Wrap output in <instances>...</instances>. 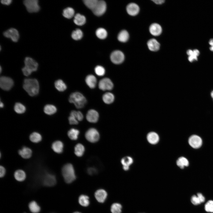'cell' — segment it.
<instances>
[{"mask_svg": "<svg viewBox=\"0 0 213 213\" xmlns=\"http://www.w3.org/2000/svg\"><path fill=\"white\" fill-rule=\"evenodd\" d=\"M191 201L192 203L194 205H197L201 203L199 197L195 195L192 196Z\"/></svg>", "mask_w": 213, "mask_h": 213, "instance_id": "f6af8a7d", "label": "cell"}, {"mask_svg": "<svg viewBox=\"0 0 213 213\" xmlns=\"http://www.w3.org/2000/svg\"><path fill=\"white\" fill-rule=\"evenodd\" d=\"M28 208L32 213H38L41 211L40 206L35 201H32L29 203Z\"/></svg>", "mask_w": 213, "mask_h": 213, "instance_id": "484cf974", "label": "cell"}, {"mask_svg": "<svg viewBox=\"0 0 213 213\" xmlns=\"http://www.w3.org/2000/svg\"><path fill=\"white\" fill-rule=\"evenodd\" d=\"M98 170L95 167H89L87 169V173L90 175H95L97 173Z\"/></svg>", "mask_w": 213, "mask_h": 213, "instance_id": "bcb514c9", "label": "cell"}, {"mask_svg": "<svg viewBox=\"0 0 213 213\" xmlns=\"http://www.w3.org/2000/svg\"><path fill=\"white\" fill-rule=\"evenodd\" d=\"M121 162L123 165V170L127 171L129 169L130 166L133 163V160L131 157L126 156L121 159Z\"/></svg>", "mask_w": 213, "mask_h": 213, "instance_id": "603a6c76", "label": "cell"}, {"mask_svg": "<svg viewBox=\"0 0 213 213\" xmlns=\"http://www.w3.org/2000/svg\"><path fill=\"white\" fill-rule=\"evenodd\" d=\"M83 36L82 32L79 29H77L73 31L71 35L72 38L76 40L80 39Z\"/></svg>", "mask_w": 213, "mask_h": 213, "instance_id": "ab89813d", "label": "cell"}, {"mask_svg": "<svg viewBox=\"0 0 213 213\" xmlns=\"http://www.w3.org/2000/svg\"><path fill=\"white\" fill-rule=\"evenodd\" d=\"M197 196L199 197L201 203L203 202L205 200V198L201 193H198L197 194Z\"/></svg>", "mask_w": 213, "mask_h": 213, "instance_id": "f907efd6", "label": "cell"}, {"mask_svg": "<svg viewBox=\"0 0 213 213\" xmlns=\"http://www.w3.org/2000/svg\"><path fill=\"white\" fill-rule=\"evenodd\" d=\"M85 82L90 88H93L96 86L97 79L94 75H89L86 77Z\"/></svg>", "mask_w": 213, "mask_h": 213, "instance_id": "ffe728a7", "label": "cell"}, {"mask_svg": "<svg viewBox=\"0 0 213 213\" xmlns=\"http://www.w3.org/2000/svg\"><path fill=\"white\" fill-rule=\"evenodd\" d=\"M96 36L100 39H104L106 38L107 36L106 30L102 28H98L96 31Z\"/></svg>", "mask_w": 213, "mask_h": 213, "instance_id": "74e56055", "label": "cell"}, {"mask_svg": "<svg viewBox=\"0 0 213 213\" xmlns=\"http://www.w3.org/2000/svg\"><path fill=\"white\" fill-rule=\"evenodd\" d=\"M110 58L111 61L113 63L120 64L124 61L125 56L123 53L121 51L116 50L112 53Z\"/></svg>", "mask_w": 213, "mask_h": 213, "instance_id": "8fae6325", "label": "cell"}, {"mask_svg": "<svg viewBox=\"0 0 213 213\" xmlns=\"http://www.w3.org/2000/svg\"><path fill=\"white\" fill-rule=\"evenodd\" d=\"M209 49L211 51H213V46H211L210 47Z\"/></svg>", "mask_w": 213, "mask_h": 213, "instance_id": "680465c9", "label": "cell"}, {"mask_svg": "<svg viewBox=\"0 0 213 213\" xmlns=\"http://www.w3.org/2000/svg\"><path fill=\"white\" fill-rule=\"evenodd\" d=\"M18 153L23 158L27 159L31 157L32 151L30 148L24 146L19 151Z\"/></svg>", "mask_w": 213, "mask_h": 213, "instance_id": "7402d4cb", "label": "cell"}, {"mask_svg": "<svg viewBox=\"0 0 213 213\" xmlns=\"http://www.w3.org/2000/svg\"><path fill=\"white\" fill-rule=\"evenodd\" d=\"M152 1L155 4H161L163 3L165 1L164 0H152Z\"/></svg>", "mask_w": 213, "mask_h": 213, "instance_id": "816d5d0a", "label": "cell"}, {"mask_svg": "<svg viewBox=\"0 0 213 213\" xmlns=\"http://www.w3.org/2000/svg\"><path fill=\"white\" fill-rule=\"evenodd\" d=\"M73 213H81L80 212H75Z\"/></svg>", "mask_w": 213, "mask_h": 213, "instance_id": "94428289", "label": "cell"}, {"mask_svg": "<svg viewBox=\"0 0 213 213\" xmlns=\"http://www.w3.org/2000/svg\"><path fill=\"white\" fill-rule=\"evenodd\" d=\"M14 109L17 113L21 114L25 112L26 110V108L22 104L18 102L15 104Z\"/></svg>", "mask_w": 213, "mask_h": 213, "instance_id": "8d00e7d4", "label": "cell"}, {"mask_svg": "<svg viewBox=\"0 0 213 213\" xmlns=\"http://www.w3.org/2000/svg\"><path fill=\"white\" fill-rule=\"evenodd\" d=\"M193 54L197 57L200 54L199 51L197 49H194L193 51Z\"/></svg>", "mask_w": 213, "mask_h": 213, "instance_id": "f5cc1de1", "label": "cell"}, {"mask_svg": "<svg viewBox=\"0 0 213 213\" xmlns=\"http://www.w3.org/2000/svg\"><path fill=\"white\" fill-rule=\"evenodd\" d=\"M129 35L126 30H123L121 31L119 33L117 38L118 40L122 42H125L128 39Z\"/></svg>", "mask_w": 213, "mask_h": 213, "instance_id": "4dcf8cb0", "label": "cell"}, {"mask_svg": "<svg viewBox=\"0 0 213 213\" xmlns=\"http://www.w3.org/2000/svg\"><path fill=\"white\" fill-rule=\"evenodd\" d=\"M0 106L1 108H3L4 106V104L1 101H0Z\"/></svg>", "mask_w": 213, "mask_h": 213, "instance_id": "6f0895ef", "label": "cell"}, {"mask_svg": "<svg viewBox=\"0 0 213 213\" xmlns=\"http://www.w3.org/2000/svg\"><path fill=\"white\" fill-rule=\"evenodd\" d=\"M6 170L5 168L3 166H1L0 167V177L1 178L3 177L5 175Z\"/></svg>", "mask_w": 213, "mask_h": 213, "instance_id": "c3c4849f", "label": "cell"}, {"mask_svg": "<svg viewBox=\"0 0 213 213\" xmlns=\"http://www.w3.org/2000/svg\"><path fill=\"white\" fill-rule=\"evenodd\" d=\"M149 30L151 35L154 36H157L161 34L162 30L161 26L159 24L156 23H154L150 26Z\"/></svg>", "mask_w": 213, "mask_h": 213, "instance_id": "e0dca14e", "label": "cell"}, {"mask_svg": "<svg viewBox=\"0 0 213 213\" xmlns=\"http://www.w3.org/2000/svg\"><path fill=\"white\" fill-rule=\"evenodd\" d=\"M70 115L74 117L79 121H82L83 118V114L80 111L72 110L71 112Z\"/></svg>", "mask_w": 213, "mask_h": 213, "instance_id": "b9f144b4", "label": "cell"}, {"mask_svg": "<svg viewBox=\"0 0 213 213\" xmlns=\"http://www.w3.org/2000/svg\"><path fill=\"white\" fill-rule=\"evenodd\" d=\"M12 1L11 0H2L1 1V2L3 4L8 5L11 3Z\"/></svg>", "mask_w": 213, "mask_h": 213, "instance_id": "681fc988", "label": "cell"}, {"mask_svg": "<svg viewBox=\"0 0 213 213\" xmlns=\"http://www.w3.org/2000/svg\"><path fill=\"white\" fill-rule=\"evenodd\" d=\"M62 174L65 181L67 183L73 182L76 178L74 168L71 164L64 165L62 169Z\"/></svg>", "mask_w": 213, "mask_h": 213, "instance_id": "3957f363", "label": "cell"}, {"mask_svg": "<svg viewBox=\"0 0 213 213\" xmlns=\"http://www.w3.org/2000/svg\"><path fill=\"white\" fill-rule=\"evenodd\" d=\"M107 196L106 191L103 189L97 190L95 193V196L97 200L100 203H103Z\"/></svg>", "mask_w": 213, "mask_h": 213, "instance_id": "2e32d148", "label": "cell"}, {"mask_svg": "<svg viewBox=\"0 0 213 213\" xmlns=\"http://www.w3.org/2000/svg\"><path fill=\"white\" fill-rule=\"evenodd\" d=\"M80 132L79 130L75 128H72L70 129L67 133L69 137L71 140H76L78 138Z\"/></svg>", "mask_w": 213, "mask_h": 213, "instance_id": "f1b7e54d", "label": "cell"}, {"mask_svg": "<svg viewBox=\"0 0 213 213\" xmlns=\"http://www.w3.org/2000/svg\"><path fill=\"white\" fill-rule=\"evenodd\" d=\"M106 4L105 1L103 0H98L92 11L95 15L100 16L104 13L106 11Z\"/></svg>", "mask_w": 213, "mask_h": 213, "instance_id": "52a82bcc", "label": "cell"}, {"mask_svg": "<svg viewBox=\"0 0 213 213\" xmlns=\"http://www.w3.org/2000/svg\"><path fill=\"white\" fill-rule=\"evenodd\" d=\"M23 4L29 12H36L40 9L37 0H25L23 1Z\"/></svg>", "mask_w": 213, "mask_h": 213, "instance_id": "5b68a950", "label": "cell"}, {"mask_svg": "<svg viewBox=\"0 0 213 213\" xmlns=\"http://www.w3.org/2000/svg\"><path fill=\"white\" fill-rule=\"evenodd\" d=\"M186 53L189 56H191L193 54V51L191 49H188L187 50Z\"/></svg>", "mask_w": 213, "mask_h": 213, "instance_id": "db71d44e", "label": "cell"}, {"mask_svg": "<svg viewBox=\"0 0 213 213\" xmlns=\"http://www.w3.org/2000/svg\"><path fill=\"white\" fill-rule=\"evenodd\" d=\"M54 85L55 88L58 91H63L67 88V86L65 83L62 80L59 79L57 80L54 83Z\"/></svg>", "mask_w": 213, "mask_h": 213, "instance_id": "f546056e", "label": "cell"}, {"mask_svg": "<svg viewBox=\"0 0 213 213\" xmlns=\"http://www.w3.org/2000/svg\"><path fill=\"white\" fill-rule=\"evenodd\" d=\"M69 123L71 125H77L78 124V121L74 117L70 115L68 118Z\"/></svg>", "mask_w": 213, "mask_h": 213, "instance_id": "7dc6e473", "label": "cell"}, {"mask_svg": "<svg viewBox=\"0 0 213 213\" xmlns=\"http://www.w3.org/2000/svg\"><path fill=\"white\" fill-rule=\"evenodd\" d=\"M98 86L100 90L103 91L111 90L113 88L114 85L109 78H105L99 81Z\"/></svg>", "mask_w": 213, "mask_h": 213, "instance_id": "9c48e42d", "label": "cell"}, {"mask_svg": "<svg viewBox=\"0 0 213 213\" xmlns=\"http://www.w3.org/2000/svg\"><path fill=\"white\" fill-rule=\"evenodd\" d=\"M94 70L96 74L100 76L104 75L105 72V70L104 68L100 65L96 66Z\"/></svg>", "mask_w": 213, "mask_h": 213, "instance_id": "7bdbcfd3", "label": "cell"}, {"mask_svg": "<svg viewBox=\"0 0 213 213\" xmlns=\"http://www.w3.org/2000/svg\"><path fill=\"white\" fill-rule=\"evenodd\" d=\"M23 87L31 96L37 95L39 91V85L37 80L35 79L27 78L24 80Z\"/></svg>", "mask_w": 213, "mask_h": 213, "instance_id": "6da1fadb", "label": "cell"}, {"mask_svg": "<svg viewBox=\"0 0 213 213\" xmlns=\"http://www.w3.org/2000/svg\"><path fill=\"white\" fill-rule=\"evenodd\" d=\"M102 98L104 103L106 104H110L114 102V96L112 93L107 92L103 95Z\"/></svg>", "mask_w": 213, "mask_h": 213, "instance_id": "d4e9b609", "label": "cell"}, {"mask_svg": "<svg viewBox=\"0 0 213 213\" xmlns=\"http://www.w3.org/2000/svg\"><path fill=\"white\" fill-rule=\"evenodd\" d=\"M211 95L212 98V99L213 100V91L211 92Z\"/></svg>", "mask_w": 213, "mask_h": 213, "instance_id": "91938a15", "label": "cell"}, {"mask_svg": "<svg viewBox=\"0 0 213 213\" xmlns=\"http://www.w3.org/2000/svg\"><path fill=\"white\" fill-rule=\"evenodd\" d=\"M14 85L13 80L10 78L6 76H1L0 78V86L5 91H9Z\"/></svg>", "mask_w": 213, "mask_h": 213, "instance_id": "ba28073f", "label": "cell"}, {"mask_svg": "<svg viewBox=\"0 0 213 213\" xmlns=\"http://www.w3.org/2000/svg\"><path fill=\"white\" fill-rule=\"evenodd\" d=\"M44 112L46 114L51 115L55 113L57 111L56 107L51 104H47L44 108Z\"/></svg>", "mask_w": 213, "mask_h": 213, "instance_id": "1f68e13d", "label": "cell"}, {"mask_svg": "<svg viewBox=\"0 0 213 213\" xmlns=\"http://www.w3.org/2000/svg\"><path fill=\"white\" fill-rule=\"evenodd\" d=\"M85 137L89 142L95 143L99 139L100 135L98 130L95 128L89 129L85 133Z\"/></svg>", "mask_w": 213, "mask_h": 213, "instance_id": "8992f818", "label": "cell"}, {"mask_svg": "<svg viewBox=\"0 0 213 213\" xmlns=\"http://www.w3.org/2000/svg\"><path fill=\"white\" fill-rule=\"evenodd\" d=\"M188 59L189 61L190 62H192L194 61V59L193 57L191 56H189Z\"/></svg>", "mask_w": 213, "mask_h": 213, "instance_id": "11a10c76", "label": "cell"}, {"mask_svg": "<svg viewBox=\"0 0 213 213\" xmlns=\"http://www.w3.org/2000/svg\"><path fill=\"white\" fill-rule=\"evenodd\" d=\"M188 142L190 145L194 149H198L202 145V141L201 138L199 136L193 135L189 138Z\"/></svg>", "mask_w": 213, "mask_h": 213, "instance_id": "4fadbf2b", "label": "cell"}, {"mask_svg": "<svg viewBox=\"0 0 213 213\" xmlns=\"http://www.w3.org/2000/svg\"><path fill=\"white\" fill-rule=\"evenodd\" d=\"M147 139L149 143L152 144H155L159 142V137L157 133L152 132H149L148 134Z\"/></svg>", "mask_w": 213, "mask_h": 213, "instance_id": "d6986e66", "label": "cell"}, {"mask_svg": "<svg viewBox=\"0 0 213 213\" xmlns=\"http://www.w3.org/2000/svg\"><path fill=\"white\" fill-rule=\"evenodd\" d=\"M15 179L19 182L24 181L26 178V174L25 172L21 170H17L15 171L14 174Z\"/></svg>", "mask_w": 213, "mask_h": 213, "instance_id": "cb8c5ba5", "label": "cell"}, {"mask_svg": "<svg viewBox=\"0 0 213 213\" xmlns=\"http://www.w3.org/2000/svg\"><path fill=\"white\" fill-rule=\"evenodd\" d=\"M87 120L91 123L96 122L99 118V114L98 112L93 109L88 110L86 115Z\"/></svg>", "mask_w": 213, "mask_h": 213, "instance_id": "5bb4252c", "label": "cell"}, {"mask_svg": "<svg viewBox=\"0 0 213 213\" xmlns=\"http://www.w3.org/2000/svg\"><path fill=\"white\" fill-rule=\"evenodd\" d=\"M42 183L45 186L48 187L54 185L56 183V179L54 175L49 173H46L42 178Z\"/></svg>", "mask_w": 213, "mask_h": 213, "instance_id": "30bf717a", "label": "cell"}, {"mask_svg": "<svg viewBox=\"0 0 213 213\" xmlns=\"http://www.w3.org/2000/svg\"><path fill=\"white\" fill-rule=\"evenodd\" d=\"M84 146L81 144L78 143L76 145L74 148V153L78 156H82L85 152Z\"/></svg>", "mask_w": 213, "mask_h": 213, "instance_id": "83f0119b", "label": "cell"}, {"mask_svg": "<svg viewBox=\"0 0 213 213\" xmlns=\"http://www.w3.org/2000/svg\"><path fill=\"white\" fill-rule=\"evenodd\" d=\"M51 148L54 152L58 154H60L63 151L64 144L62 141H56L52 143Z\"/></svg>", "mask_w": 213, "mask_h": 213, "instance_id": "44dd1931", "label": "cell"}, {"mask_svg": "<svg viewBox=\"0 0 213 213\" xmlns=\"http://www.w3.org/2000/svg\"><path fill=\"white\" fill-rule=\"evenodd\" d=\"M69 101L70 103H73L78 109L83 107L87 102L85 97L79 92L72 93L69 96Z\"/></svg>", "mask_w": 213, "mask_h": 213, "instance_id": "277c9868", "label": "cell"}, {"mask_svg": "<svg viewBox=\"0 0 213 213\" xmlns=\"http://www.w3.org/2000/svg\"><path fill=\"white\" fill-rule=\"evenodd\" d=\"M74 13L75 12L73 9L68 7L63 10L62 14L65 17L70 19L73 16Z\"/></svg>", "mask_w": 213, "mask_h": 213, "instance_id": "836d02e7", "label": "cell"}, {"mask_svg": "<svg viewBox=\"0 0 213 213\" xmlns=\"http://www.w3.org/2000/svg\"><path fill=\"white\" fill-rule=\"evenodd\" d=\"M139 7L136 4L132 3L129 4L126 7V11L130 15L134 16L138 14L139 11Z\"/></svg>", "mask_w": 213, "mask_h": 213, "instance_id": "9a60e30c", "label": "cell"}, {"mask_svg": "<svg viewBox=\"0 0 213 213\" xmlns=\"http://www.w3.org/2000/svg\"><path fill=\"white\" fill-rule=\"evenodd\" d=\"M25 66L22 68L23 74L28 76L33 72L36 71L38 68V64L34 59L29 57H26L24 61Z\"/></svg>", "mask_w": 213, "mask_h": 213, "instance_id": "7a4b0ae2", "label": "cell"}, {"mask_svg": "<svg viewBox=\"0 0 213 213\" xmlns=\"http://www.w3.org/2000/svg\"><path fill=\"white\" fill-rule=\"evenodd\" d=\"M209 44L211 46H213V38L211 39L209 42Z\"/></svg>", "mask_w": 213, "mask_h": 213, "instance_id": "9f6ffc18", "label": "cell"}, {"mask_svg": "<svg viewBox=\"0 0 213 213\" xmlns=\"http://www.w3.org/2000/svg\"><path fill=\"white\" fill-rule=\"evenodd\" d=\"M147 45L149 49L152 51H158L160 48V44L155 39L152 38L148 41Z\"/></svg>", "mask_w": 213, "mask_h": 213, "instance_id": "ac0fdd59", "label": "cell"}, {"mask_svg": "<svg viewBox=\"0 0 213 213\" xmlns=\"http://www.w3.org/2000/svg\"><path fill=\"white\" fill-rule=\"evenodd\" d=\"M29 138L32 142L38 143L41 140L42 138L40 133L37 132H34L30 135Z\"/></svg>", "mask_w": 213, "mask_h": 213, "instance_id": "e575fe53", "label": "cell"}, {"mask_svg": "<svg viewBox=\"0 0 213 213\" xmlns=\"http://www.w3.org/2000/svg\"><path fill=\"white\" fill-rule=\"evenodd\" d=\"M98 0H84L83 2L86 6L92 10L97 4Z\"/></svg>", "mask_w": 213, "mask_h": 213, "instance_id": "60d3db41", "label": "cell"}, {"mask_svg": "<svg viewBox=\"0 0 213 213\" xmlns=\"http://www.w3.org/2000/svg\"><path fill=\"white\" fill-rule=\"evenodd\" d=\"M204 208L207 212H213V201H208L205 204Z\"/></svg>", "mask_w": 213, "mask_h": 213, "instance_id": "ee69618b", "label": "cell"}, {"mask_svg": "<svg viewBox=\"0 0 213 213\" xmlns=\"http://www.w3.org/2000/svg\"><path fill=\"white\" fill-rule=\"evenodd\" d=\"M6 37L10 38L13 41L17 42L19 38V34L18 30L14 28H10L3 33Z\"/></svg>", "mask_w": 213, "mask_h": 213, "instance_id": "7c38bea8", "label": "cell"}, {"mask_svg": "<svg viewBox=\"0 0 213 213\" xmlns=\"http://www.w3.org/2000/svg\"><path fill=\"white\" fill-rule=\"evenodd\" d=\"M78 202L80 204L83 206H88L89 204V197L85 195H81L79 198Z\"/></svg>", "mask_w": 213, "mask_h": 213, "instance_id": "d590c367", "label": "cell"}, {"mask_svg": "<svg viewBox=\"0 0 213 213\" xmlns=\"http://www.w3.org/2000/svg\"><path fill=\"white\" fill-rule=\"evenodd\" d=\"M85 17L80 14H76L74 17V22L77 25H82L85 23Z\"/></svg>", "mask_w": 213, "mask_h": 213, "instance_id": "4316f807", "label": "cell"}, {"mask_svg": "<svg viewBox=\"0 0 213 213\" xmlns=\"http://www.w3.org/2000/svg\"><path fill=\"white\" fill-rule=\"evenodd\" d=\"M177 165L181 169H183L185 167L188 166L189 163L188 159L184 157H179L176 161Z\"/></svg>", "mask_w": 213, "mask_h": 213, "instance_id": "d6a6232c", "label": "cell"}, {"mask_svg": "<svg viewBox=\"0 0 213 213\" xmlns=\"http://www.w3.org/2000/svg\"><path fill=\"white\" fill-rule=\"evenodd\" d=\"M122 206L118 203H113L111 206V211L112 213H121Z\"/></svg>", "mask_w": 213, "mask_h": 213, "instance_id": "f35d334b", "label": "cell"}]
</instances>
